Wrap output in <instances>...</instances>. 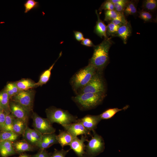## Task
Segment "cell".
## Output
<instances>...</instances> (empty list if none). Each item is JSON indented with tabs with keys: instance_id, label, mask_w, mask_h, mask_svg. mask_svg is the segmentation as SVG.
<instances>
[{
	"instance_id": "35",
	"label": "cell",
	"mask_w": 157,
	"mask_h": 157,
	"mask_svg": "<svg viewBox=\"0 0 157 157\" xmlns=\"http://www.w3.org/2000/svg\"><path fill=\"white\" fill-rule=\"evenodd\" d=\"M103 10H114L113 4L110 0H106L102 3L99 10V11H101Z\"/></svg>"
},
{
	"instance_id": "4",
	"label": "cell",
	"mask_w": 157,
	"mask_h": 157,
	"mask_svg": "<svg viewBox=\"0 0 157 157\" xmlns=\"http://www.w3.org/2000/svg\"><path fill=\"white\" fill-rule=\"evenodd\" d=\"M97 71L95 68L90 64L81 69L72 77L70 83L76 92L87 85Z\"/></svg>"
},
{
	"instance_id": "13",
	"label": "cell",
	"mask_w": 157,
	"mask_h": 157,
	"mask_svg": "<svg viewBox=\"0 0 157 157\" xmlns=\"http://www.w3.org/2000/svg\"><path fill=\"white\" fill-rule=\"evenodd\" d=\"M56 136L55 133L42 135L41 140L36 147L39 149H46L53 144L58 143Z\"/></svg>"
},
{
	"instance_id": "42",
	"label": "cell",
	"mask_w": 157,
	"mask_h": 157,
	"mask_svg": "<svg viewBox=\"0 0 157 157\" xmlns=\"http://www.w3.org/2000/svg\"><path fill=\"white\" fill-rule=\"evenodd\" d=\"M18 157H31V156L28 154L25 153L21 154Z\"/></svg>"
},
{
	"instance_id": "30",
	"label": "cell",
	"mask_w": 157,
	"mask_h": 157,
	"mask_svg": "<svg viewBox=\"0 0 157 157\" xmlns=\"http://www.w3.org/2000/svg\"><path fill=\"white\" fill-rule=\"evenodd\" d=\"M124 15V14L118 13L115 10H106L105 11L104 21L110 22Z\"/></svg>"
},
{
	"instance_id": "38",
	"label": "cell",
	"mask_w": 157,
	"mask_h": 157,
	"mask_svg": "<svg viewBox=\"0 0 157 157\" xmlns=\"http://www.w3.org/2000/svg\"><path fill=\"white\" fill-rule=\"evenodd\" d=\"M51 154L48 152L46 149H39L36 154L31 156V157H50Z\"/></svg>"
},
{
	"instance_id": "5",
	"label": "cell",
	"mask_w": 157,
	"mask_h": 157,
	"mask_svg": "<svg viewBox=\"0 0 157 157\" xmlns=\"http://www.w3.org/2000/svg\"><path fill=\"white\" fill-rule=\"evenodd\" d=\"M102 73L97 71L88 83L77 91V94L87 92L105 93L106 87Z\"/></svg>"
},
{
	"instance_id": "6",
	"label": "cell",
	"mask_w": 157,
	"mask_h": 157,
	"mask_svg": "<svg viewBox=\"0 0 157 157\" xmlns=\"http://www.w3.org/2000/svg\"><path fill=\"white\" fill-rule=\"evenodd\" d=\"M35 94V90L32 89L20 91L12 97L10 100L31 113L33 110Z\"/></svg>"
},
{
	"instance_id": "8",
	"label": "cell",
	"mask_w": 157,
	"mask_h": 157,
	"mask_svg": "<svg viewBox=\"0 0 157 157\" xmlns=\"http://www.w3.org/2000/svg\"><path fill=\"white\" fill-rule=\"evenodd\" d=\"M32 118L33 126L34 129L42 135L55 133L56 129L47 118L41 117L35 113L33 112Z\"/></svg>"
},
{
	"instance_id": "3",
	"label": "cell",
	"mask_w": 157,
	"mask_h": 157,
	"mask_svg": "<svg viewBox=\"0 0 157 157\" xmlns=\"http://www.w3.org/2000/svg\"><path fill=\"white\" fill-rule=\"evenodd\" d=\"M105 96V93L87 92L77 94L72 99L81 108L88 110L100 104Z\"/></svg>"
},
{
	"instance_id": "19",
	"label": "cell",
	"mask_w": 157,
	"mask_h": 157,
	"mask_svg": "<svg viewBox=\"0 0 157 157\" xmlns=\"http://www.w3.org/2000/svg\"><path fill=\"white\" fill-rule=\"evenodd\" d=\"M15 83L19 91L27 90L37 87L36 83L29 79H22Z\"/></svg>"
},
{
	"instance_id": "11",
	"label": "cell",
	"mask_w": 157,
	"mask_h": 157,
	"mask_svg": "<svg viewBox=\"0 0 157 157\" xmlns=\"http://www.w3.org/2000/svg\"><path fill=\"white\" fill-rule=\"evenodd\" d=\"M63 127L65 130L68 132L74 138L79 135L90 134V132L85 129L78 119L77 122L72 123Z\"/></svg>"
},
{
	"instance_id": "41",
	"label": "cell",
	"mask_w": 157,
	"mask_h": 157,
	"mask_svg": "<svg viewBox=\"0 0 157 157\" xmlns=\"http://www.w3.org/2000/svg\"><path fill=\"white\" fill-rule=\"evenodd\" d=\"M74 33L75 38L77 41H80L84 38L83 35L81 32L79 31H74Z\"/></svg>"
},
{
	"instance_id": "20",
	"label": "cell",
	"mask_w": 157,
	"mask_h": 157,
	"mask_svg": "<svg viewBox=\"0 0 157 157\" xmlns=\"http://www.w3.org/2000/svg\"><path fill=\"white\" fill-rule=\"evenodd\" d=\"M10 98L4 89L0 92V105L6 114L10 113Z\"/></svg>"
},
{
	"instance_id": "31",
	"label": "cell",
	"mask_w": 157,
	"mask_h": 157,
	"mask_svg": "<svg viewBox=\"0 0 157 157\" xmlns=\"http://www.w3.org/2000/svg\"><path fill=\"white\" fill-rule=\"evenodd\" d=\"M120 26L110 22L106 27V34L108 38L110 36L111 38L115 37Z\"/></svg>"
},
{
	"instance_id": "23",
	"label": "cell",
	"mask_w": 157,
	"mask_h": 157,
	"mask_svg": "<svg viewBox=\"0 0 157 157\" xmlns=\"http://www.w3.org/2000/svg\"><path fill=\"white\" fill-rule=\"evenodd\" d=\"M129 106L127 105L124 108L119 109L117 108L108 109L99 115L101 119H107L112 117L117 112L125 110L127 109Z\"/></svg>"
},
{
	"instance_id": "32",
	"label": "cell",
	"mask_w": 157,
	"mask_h": 157,
	"mask_svg": "<svg viewBox=\"0 0 157 157\" xmlns=\"http://www.w3.org/2000/svg\"><path fill=\"white\" fill-rule=\"evenodd\" d=\"M139 17L146 22H154V19L151 13L148 11L142 10L138 11Z\"/></svg>"
},
{
	"instance_id": "43",
	"label": "cell",
	"mask_w": 157,
	"mask_h": 157,
	"mask_svg": "<svg viewBox=\"0 0 157 157\" xmlns=\"http://www.w3.org/2000/svg\"><path fill=\"white\" fill-rule=\"evenodd\" d=\"M3 111H4L3 110L0 105V112H3Z\"/></svg>"
},
{
	"instance_id": "37",
	"label": "cell",
	"mask_w": 157,
	"mask_h": 157,
	"mask_svg": "<svg viewBox=\"0 0 157 157\" xmlns=\"http://www.w3.org/2000/svg\"><path fill=\"white\" fill-rule=\"evenodd\" d=\"M69 151V150H65L63 149L59 150L55 149L50 157H65Z\"/></svg>"
},
{
	"instance_id": "9",
	"label": "cell",
	"mask_w": 157,
	"mask_h": 157,
	"mask_svg": "<svg viewBox=\"0 0 157 157\" xmlns=\"http://www.w3.org/2000/svg\"><path fill=\"white\" fill-rule=\"evenodd\" d=\"M9 106L10 113L14 118L21 119L28 123L30 112L10 100Z\"/></svg>"
},
{
	"instance_id": "21",
	"label": "cell",
	"mask_w": 157,
	"mask_h": 157,
	"mask_svg": "<svg viewBox=\"0 0 157 157\" xmlns=\"http://www.w3.org/2000/svg\"><path fill=\"white\" fill-rule=\"evenodd\" d=\"M27 124L21 119L14 118L13 123V131L19 135H22L28 126Z\"/></svg>"
},
{
	"instance_id": "25",
	"label": "cell",
	"mask_w": 157,
	"mask_h": 157,
	"mask_svg": "<svg viewBox=\"0 0 157 157\" xmlns=\"http://www.w3.org/2000/svg\"><path fill=\"white\" fill-rule=\"evenodd\" d=\"M19 136L13 131H0V142L9 141L13 142L16 141Z\"/></svg>"
},
{
	"instance_id": "39",
	"label": "cell",
	"mask_w": 157,
	"mask_h": 157,
	"mask_svg": "<svg viewBox=\"0 0 157 157\" xmlns=\"http://www.w3.org/2000/svg\"><path fill=\"white\" fill-rule=\"evenodd\" d=\"M6 114L4 112H0V131L3 129L5 120Z\"/></svg>"
},
{
	"instance_id": "10",
	"label": "cell",
	"mask_w": 157,
	"mask_h": 157,
	"mask_svg": "<svg viewBox=\"0 0 157 157\" xmlns=\"http://www.w3.org/2000/svg\"><path fill=\"white\" fill-rule=\"evenodd\" d=\"M88 141L85 136L82 135L81 139L77 137L74 138L69 145L78 156L85 157L86 152L85 150L86 146L84 142Z\"/></svg>"
},
{
	"instance_id": "27",
	"label": "cell",
	"mask_w": 157,
	"mask_h": 157,
	"mask_svg": "<svg viewBox=\"0 0 157 157\" xmlns=\"http://www.w3.org/2000/svg\"><path fill=\"white\" fill-rule=\"evenodd\" d=\"M129 0H110L113 4L114 10L117 12L124 14L126 6Z\"/></svg>"
},
{
	"instance_id": "28",
	"label": "cell",
	"mask_w": 157,
	"mask_h": 157,
	"mask_svg": "<svg viewBox=\"0 0 157 157\" xmlns=\"http://www.w3.org/2000/svg\"><path fill=\"white\" fill-rule=\"evenodd\" d=\"M10 98L19 91L15 82L8 83L4 88Z\"/></svg>"
},
{
	"instance_id": "15",
	"label": "cell",
	"mask_w": 157,
	"mask_h": 157,
	"mask_svg": "<svg viewBox=\"0 0 157 157\" xmlns=\"http://www.w3.org/2000/svg\"><path fill=\"white\" fill-rule=\"evenodd\" d=\"M13 145L15 152L18 154H21L26 151H33L35 149V147L24 139L13 142Z\"/></svg>"
},
{
	"instance_id": "22",
	"label": "cell",
	"mask_w": 157,
	"mask_h": 157,
	"mask_svg": "<svg viewBox=\"0 0 157 157\" xmlns=\"http://www.w3.org/2000/svg\"><path fill=\"white\" fill-rule=\"evenodd\" d=\"M62 55V52L60 53L58 58L55 62L48 69L44 71L40 76L38 82L36 83L37 87L42 86L46 84L49 81L51 75V71L53 68L56 62L60 57Z\"/></svg>"
},
{
	"instance_id": "18",
	"label": "cell",
	"mask_w": 157,
	"mask_h": 157,
	"mask_svg": "<svg viewBox=\"0 0 157 157\" xmlns=\"http://www.w3.org/2000/svg\"><path fill=\"white\" fill-rule=\"evenodd\" d=\"M56 137L58 143L62 147L69 145L74 138L67 131L61 130H59V133Z\"/></svg>"
},
{
	"instance_id": "7",
	"label": "cell",
	"mask_w": 157,
	"mask_h": 157,
	"mask_svg": "<svg viewBox=\"0 0 157 157\" xmlns=\"http://www.w3.org/2000/svg\"><path fill=\"white\" fill-rule=\"evenodd\" d=\"M93 135L85 146L86 154L89 157H94L104 150L105 143L102 137L94 131Z\"/></svg>"
},
{
	"instance_id": "26",
	"label": "cell",
	"mask_w": 157,
	"mask_h": 157,
	"mask_svg": "<svg viewBox=\"0 0 157 157\" xmlns=\"http://www.w3.org/2000/svg\"><path fill=\"white\" fill-rule=\"evenodd\" d=\"M142 7L143 10L150 13L154 12L157 9L156 0H145L142 2Z\"/></svg>"
},
{
	"instance_id": "36",
	"label": "cell",
	"mask_w": 157,
	"mask_h": 157,
	"mask_svg": "<svg viewBox=\"0 0 157 157\" xmlns=\"http://www.w3.org/2000/svg\"><path fill=\"white\" fill-rule=\"evenodd\" d=\"M29 128H30L28 126L22 135L24 139L26 140L30 144L34 147L33 140Z\"/></svg>"
},
{
	"instance_id": "12",
	"label": "cell",
	"mask_w": 157,
	"mask_h": 157,
	"mask_svg": "<svg viewBox=\"0 0 157 157\" xmlns=\"http://www.w3.org/2000/svg\"><path fill=\"white\" fill-rule=\"evenodd\" d=\"M85 129L90 131H94L97 125L101 120L99 115H88L78 119Z\"/></svg>"
},
{
	"instance_id": "16",
	"label": "cell",
	"mask_w": 157,
	"mask_h": 157,
	"mask_svg": "<svg viewBox=\"0 0 157 157\" xmlns=\"http://www.w3.org/2000/svg\"><path fill=\"white\" fill-rule=\"evenodd\" d=\"M13 143L9 141L0 142V155L2 157H8L16 154Z\"/></svg>"
},
{
	"instance_id": "2",
	"label": "cell",
	"mask_w": 157,
	"mask_h": 157,
	"mask_svg": "<svg viewBox=\"0 0 157 157\" xmlns=\"http://www.w3.org/2000/svg\"><path fill=\"white\" fill-rule=\"evenodd\" d=\"M45 112L47 118L51 124L56 123L63 127L78 120L76 116L72 115L68 111L54 107L47 109Z\"/></svg>"
},
{
	"instance_id": "1",
	"label": "cell",
	"mask_w": 157,
	"mask_h": 157,
	"mask_svg": "<svg viewBox=\"0 0 157 157\" xmlns=\"http://www.w3.org/2000/svg\"><path fill=\"white\" fill-rule=\"evenodd\" d=\"M111 38H104L102 42L94 47L93 53L89 64L93 66L97 72L103 73L108 63V52L113 43Z\"/></svg>"
},
{
	"instance_id": "40",
	"label": "cell",
	"mask_w": 157,
	"mask_h": 157,
	"mask_svg": "<svg viewBox=\"0 0 157 157\" xmlns=\"http://www.w3.org/2000/svg\"><path fill=\"white\" fill-rule=\"evenodd\" d=\"M81 44L87 47H94L95 46L92 41L88 38H84L81 41Z\"/></svg>"
},
{
	"instance_id": "33",
	"label": "cell",
	"mask_w": 157,
	"mask_h": 157,
	"mask_svg": "<svg viewBox=\"0 0 157 157\" xmlns=\"http://www.w3.org/2000/svg\"><path fill=\"white\" fill-rule=\"evenodd\" d=\"M24 13H27L31 10L38 8L39 2L35 0H27L24 4Z\"/></svg>"
},
{
	"instance_id": "14",
	"label": "cell",
	"mask_w": 157,
	"mask_h": 157,
	"mask_svg": "<svg viewBox=\"0 0 157 157\" xmlns=\"http://www.w3.org/2000/svg\"><path fill=\"white\" fill-rule=\"evenodd\" d=\"M132 33V27L130 22H127L126 23L120 26L118 29L115 37L120 38L123 43L126 44L128 38Z\"/></svg>"
},
{
	"instance_id": "17",
	"label": "cell",
	"mask_w": 157,
	"mask_h": 157,
	"mask_svg": "<svg viewBox=\"0 0 157 157\" xmlns=\"http://www.w3.org/2000/svg\"><path fill=\"white\" fill-rule=\"evenodd\" d=\"M95 13L97 16V20L94 27V32L101 38L103 37L104 38H106L108 37L106 34L107 26L101 19L97 10H95Z\"/></svg>"
},
{
	"instance_id": "34",
	"label": "cell",
	"mask_w": 157,
	"mask_h": 157,
	"mask_svg": "<svg viewBox=\"0 0 157 157\" xmlns=\"http://www.w3.org/2000/svg\"><path fill=\"white\" fill-rule=\"evenodd\" d=\"M29 130L33 140L34 146L36 147L40 142L42 135L34 129L30 128Z\"/></svg>"
},
{
	"instance_id": "29",
	"label": "cell",
	"mask_w": 157,
	"mask_h": 157,
	"mask_svg": "<svg viewBox=\"0 0 157 157\" xmlns=\"http://www.w3.org/2000/svg\"><path fill=\"white\" fill-rule=\"evenodd\" d=\"M14 118L10 113L6 114L4 127L1 131H13V123Z\"/></svg>"
},
{
	"instance_id": "24",
	"label": "cell",
	"mask_w": 157,
	"mask_h": 157,
	"mask_svg": "<svg viewBox=\"0 0 157 157\" xmlns=\"http://www.w3.org/2000/svg\"><path fill=\"white\" fill-rule=\"evenodd\" d=\"M138 1H129L126 4L124 11L126 16L135 15L137 13V7Z\"/></svg>"
}]
</instances>
